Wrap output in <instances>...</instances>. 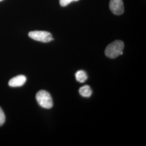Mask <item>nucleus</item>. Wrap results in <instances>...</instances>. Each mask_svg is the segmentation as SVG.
I'll return each instance as SVG.
<instances>
[{"label": "nucleus", "instance_id": "nucleus-1", "mask_svg": "<svg viewBox=\"0 0 146 146\" xmlns=\"http://www.w3.org/2000/svg\"><path fill=\"white\" fill-rule=\"evenodd\" d=\"M124 43L120 40H116L110 43L105 50L106 55L110 58H115L123 54Z\"/></svg>", "mask_w": 146, "mask_h": 146}, {"label": "nucleus", "instance_id": "nucleus-2", "mask_svg": "<svg viewBox=\"0 0 146 146\" xmlns=\"http://www.w3.org/2000/svg\"><path fill=\"white\" fill-rule=\"evenodd\" d=\"M36 99L38 104L42 108L50 109L53 106L52 98L48 92L46 90H40L36 95Z\"/></svg>", "mask_w": 146, "mask_h": 146}, {"label": "nucleus", "instance_id": "nucleus-3", "mask_svg": "<svg viewBox=\"0 0 146 146\" xmlns=\"http://www.w3.org/2000/svg\"><path fill=\"white\" fill-rule=\"evenodd\" d=\"M28 35L31 38L35 41L44 43L50 42L54 40L51 33L48 31H31L29 33Z\"/></svg>", "mask_w": 146, "mask_h": 146}, {"label": "nucleus", "instance_id": "nucleus-4", "mask_svg": "<svg viewBox=\"0 0 146 146\" xmlns=\"http://www.w3.org/2000/svg\"><path fill=\"white\" fill-rule=\"evenodd\" d=\"M110 8L111 12L116 15L124 13V5L122 0H110Z\"/></svg>", "mask_w": 146, "mask_h": 146}, {"label": "nucleus", "instance_id": "nucleus-5", "mask_svg": "<svg viewBox=\"0 0 146 146\" xmlns=\"http://www.w3.org/2000/svg\"><path fill=\"white\" fill-rule=\"evenodd\" d=\"M26 77L23 75H18L11 79L9 81V86L11 87H19L22 86L26 82Z\"/></svg>", "mask_w": 146, "mask_h": 146}, {"label": "nucleus", "instance_id": "nucleus-6", "mask_svg": "<svg viewBox=\"0 0 146 146\" xmlns=\"http://www.w3.org/2000/svg\"><path fill=\"white\" fill-rule=\"evenodd\" d=\"M79 93L83 97L89 98L92 94V90L90 88V86H89L88 85H85L80 88Z\"/></svg>", "mask_w": 146, "mask_h": 146}, {"label": "nucleus", "instance_id": "nucleus-7", "mask_svg": "<svg viewBox=\"0 0 146 146\" xmlns=\"http://www.w3.org/2000/svg\"><path fill=\"white\" fill-rule=\"evenodd\" d=\"M76 80L80 83H84L87 79V75L84 70H78L75 74Z\"/></svg>", "mask_w": 146, "mask_h": 146}, {"label": "nucleus", "instance_id": "nucleus-8", "mask_svg": "<svg viewBox=\"0 0 146 146\" xmlns=\"http://www.w3.org/2000/svg\"><path fill=\"white\" fill-rule=\"evenodd\" d=\"M5 121V114L1 107H0V127L3 125Z\"/></svg>", "mask_w": 146, "mask_h": 146}, {"label": "nucleus", "instance_id": "nucleus-9", "mask_svg": "<svg viewBox=\"0 0 146 146\" xmlns=\"http://www.w3.org/2000/svg\"><path fill=\"white\" fill-rule=\"evenodd\" d=\"M79 0H60V4L62 7H66L74 1H78Z\"/></svg>", "mask_w": 146, "mask_h": 146}, {"label": "nucleus", "instance_id": "nucleus-10", "mask_svg": "<svg viewBox=\"0 0 146 146\" xmlns=\"http://www.w3.org/2000/svg\"><path fill=\"white\" fill-rule=\"evenodd\" d=\"M3 1V0H0V2H1V1Z\"/></svg>", "mask_w": 146, "mask_h": 146}]
</instances>
